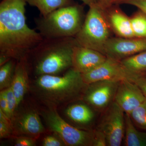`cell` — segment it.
I'll list each match as a JSON object with an SVG mask.
<instances>
[{
  "label": "cell",
  "instance_id": "6da1fadb",
  "mask_svg": "<svg viewBox=\"0 0 146 146\" xmlns=\"http://www.w3.org/2000/svg\"><path fill=\"white\" fill-rule=\"evenodd\" d=\"M26 4L25 0H3L0 3V66L27 56L44 39L27 25Z\"/></svg>",
  "mask_w": 146,
  "mask_h": 146
},
{
  "label": "cell",
  "instance_id": "7a4b0ae2",
  "mask_svg": "<svg viewBox=\"0 0 146 146\" xmlns=\"http://www.w3.org/2000/svg\"><path fill=\"white\" fill-rule=\"evenodd\" d=\"M74 37L44 38L27 56L29 68L37 76L56 75L72 68Z\"/></svg>",
  "mask_w": 146,
  "mask_h": 146
},
{
  "label": "cell",
  "instance_id": "3957f363",
  "mask_svg": "<svg viewBox=\"0 0 146 146\" xmlns=\"http://www.w3.org/2000/svg\"><path fill=\"white\" fill-rule=\"evenodd\" d=\"M86 85L81 74L72 68L61 76H38L33 83L32 90L49 108L56 109L80 96L82 97Z\"/></svg>",
  "mask_w": 146,
  "mask_h": 146
},
{
  "label": "cell",
  "instance_id": "277c9868",
  "mask_svg": "<svg viewBox=\"0 0 146 146\" xmlns=\"http://www.w3.org/2000/svg\"><path fill=\"white\" fill-rule=\"evenodd\" d=\"M83 7L78 5L61 7L46 16L35 18L38 32L44 38L75 37L85 19Z\"/></svg>",
  "mask_w": 146,
  "mask_h": 146
},
{
  "label": "cell",
  "instance_id": "5b68a950",
  "mask_svg": "<svg viewBox=\"0 0 146 146\" xmlns=\"http://www.w3.org/2000/svg\"><path fill=\"white\" fill-rule=\"evenodd\" d=\"M111 30L106 10L97 4L89 7L82 27L74 37L78 45L104 54Z\"/></svg>",
  "mask_w": 146,
  "mask_h": 146
},
{
  "label": "cell",
  "instance_id": "8992f818",
  "mask_svg": "<svg viewBox=\"0 0 146 146\" xmlns=\"http://www.w3.org/2000/svg\"><path fill=\"white\" fill-rule=\"evenodd\" d=\"M42 116L50 130L57 135L65 145L94 146V130H81L70 125L60 117L55 109L48 108Z\"/></svg>",
  "mask_w": 146,
  "mask_h": 146
},
{
  "label": "cell",
  "instance_id": "52a82bcc",
  "mask_svg": "<svg viewBox=\"0 0 146 146\" xmlns=\"http://www.w3.org/2000/svg\"><path fill=\"white\" fill-rule=\"evenodd\" d=\"M104 111L97 128L106 136L108 146H121L124 137L125 113L115 101Z\"/></svg>",
  "mask_w": 146,
  "mask_h": 146
},
{
  "label": "cell",
  "instance_id": "ba28073f",
  "mask_svg": "<svg viewBox=\"0 0 146 146\" xmlns=\"http://www.w3.org/2000/svg\"><path fill=\"white\" fill-rule=\"evenodd\" d=\"M120 81L104 80L86 85L82 99L98 111H104L114 101Z\"/></svg>",
  "mask_w": 146,
  "mask_h": 146
},
{
  "label": "cell",
  "instance_id": "9c48e42d",
  "mask_svg": "<svg viewBox=\"0 0 146 146\" xmlns=\"http://www.w3.org/2000/svg\"><path fill=\"white\" fill-rule=\"evenodd\" d=\"M11 120L14 137L26 136L37 139L44 132V127L38 112L34 109L16 111Z\"/></svg>",
  "mask_w": 146,
  "mask_h": 146
},
{
  "label": "cell",
  "instance_id": "30bf717a",
  "mask_svg": "<svg viewBox=\"0 0 146 146\" xmlns=\"http://www.w3.org/2000/svg\"><path fill=\"white\" fill-rule=\"evenodd\" d=\"M132 74L124 68L120 60L107 57L104 63L94 70L81 75L83 82L88 85L104 80L120 81L129 80Z\"/></svg>",
  "mask_w": 146,
  "mask_h": 146
},
{
  "label": "cell",
  "instance_id": "8fae6325",
  "mask_svg": "<svg viewBox=\"0 0 146 146\" xmlns=\"http://www.w3.org/2000/svg\"><path fill=\"white\" fill-rule=\"evenodd\" d=\"M146 50V38L110 37L104 48L107 57L118 60Z\"/></svg>",
  "mask_w": 146,
  "mask_h": 146
},
{
  "label": "cell",
  "instance_id": "7c38bea8",
  "mask_svg": "<svg viewBox=\"0 0 146 146\" xmlns=\"http://www.w3.org/2000/svg\"><path fill=\"white\" fill-rule=\"evenodd\" d=\"M146 100V97L136 84L128 79L120 82L114 101L125 113L130 115Z\"/></svg>",
  "mask_w": 146,
  "mask_h": 146
},
{
  "label": "cell",
  "instance_id": "4fadbf2b",
  "mask_svg": "<svg viewBox=\"0 0 146 146\" xmlns=\"http://www.w3.org/2000/svg\"><path fill=\"white\" fill-rule=\"evenodd\" d=\"M107 58L98 51L77 45L73 48L72 68L81 74H85L104 63Z\"/></svg>",
  "mask_w": 146,
  "mask_h": 146
},
{
  "label": "cell",
  "instance_id": "5bb4252c",
  "mask_svg": "<svg viewBox=\"0 0 146 146\" xmlns=\"http://www.w3.org/2000/svg\"><path fill=\"white\" fill-rule=\"evenodd\" d=\"M29 68L27 56L17 60L11 87L16 97L18 106L29 90Z\"/></svg>",
  "mask_w": 146,
  "mask_h": 146
},
{
  "label": "cell",
  "instance_id": "9a60e30c",
  "mask_svg": "<svg viewBox=\"0 0 146 146\" xmlns=\"http://www.w3.org/2000/svg\"><path fill=\"white\" fill-rule=\"evenodd\" d=\"M108 11H106L108 18L111 29L115 34L119 37L123 38L135 37L130 18L119 9L112 8Z\"/></svg>",
  "mask_w": 146,
  "mask_h": 146
},
{
  "label": "cell",
  "instance_id": "2e32d148",
  "mask_svg": "<svg viewBox=\"0 0 146 146\" xmlns=\"http://www.w3.org/2000/svg\"><path fill=\"white\" fill-rule=\"evenodd\" d=\"M125 119L124 145L146 146V131L139 130L128 114L125 113Z\"/></svg>",
  "mask_w": 146,
  "mask_h": 146
},
{
  "label": "cell",
  "instance_id": "e0dca14e",
  "mask_svg": "<svg viewBox=\"0 0 146 146\" xmlns=\"http://www.w3.org/2000/svg\"><path fill=\"white\" fill-rule=\"evenodd\" d=\"M66 113L72 121L79 124L90 123L95 117L94 112L91 108L82 104L72 105L67 108Z\"/></svg>",
  "mask_w": 146,
  "mask_h": 146
},
{
  "label": "cell",
  "instance_id": "ac0fdd59",
  "mask_svg": "<svg viewBox=\"0 0 146 146\" xmlns=\"http://www.w3.org/2000/svg\"><path fill=\"white\" fill-rule=\"evenodd\" d=\"M30 5L36 7L41 16H46L61 7L74 4L72 0H25Z\"/></svg>",
  "mask_w": 146,
  "mask_h": 146
},
{
  "label": "cell",
  "instance_id": "d6986e66",
  "mask_svg": "<svg viewBox=\"0 0 146 146\" xmlns=\"http://www.w3.org/2000/svg\"><path fill=\"white\" fill-rule=\"evenodd\" d=\"M120 61L131 73L138 74L146 73V50L126 58Z\"/></svg>",
  "mask_w": 146,
  "mask_h": 146
},
{
  "label": "cell",
  "instance_id": "ffe728a7",
  "mask_svg": "<svg viewBox=\"0 0 146 146\" xmlns=\"http://www.w3.org/2000/svg\"><path fill=\"white\" fill-rule=\"evenodd\" d=\"M17 62V60L11 59L0 66L1 91L11 86Z\"/></svg>",
  "mask_w": 146,
  "mask_h": 146
},
{
  "label": "cell",
  "instance_id": "44dd1931",
  "mask_svg": "<svg viewBox=\"0 0 146 146\" xmlns=\"http://www.w3.org/2000/svg\"><path fill=\"white\" fill-rule=\"evenodd\" d=\"M131 28L134 37H146V15L141 11L130 18Z\"/></svg>",
  "mask_w": 146,
  "mask_h": 146
},
{
  "label": "cell",
  "instance_id": "7402d4cb",
  "mask_svg": "<svg viewBox=\"0 0 146 146\" xmlns=\"http://www.w3.org/2000/svg\"><path fill=\"white\" fill-rule=\"evenodd\" d=\"M129 115L136 127L146 131V100Z\"/></svg>",
  "mask_w": 146,
  "mask_h": 146
},
{
  "label": "cell",
  "instance_id": "603a6c76",
  "mask_svg": "<svg viewBox=\"0 0 146 146\" xmlns=\"http://www.w3.org/2000/svg\"><path fill=\"white\" fill-rule=\"evenodd\" d=\"M12 136L11 120L0 110V138H9Z\"/></svg>",
  "mask_w": 146,
  "mask_h": 146
},
{
  "label": "cell",
  "instance_id": "cb8c5ba5",
  "mask_svg": "<svg viewBox=\"0 0 146 146\" xmlns=\"http://www.w3.org/2000/svg\"><path fill=\"white\" fill-rule=\"evenodd\" d=\"M4 90L6 95L9 117L11 119L18 108L17 100L11 86Z\"/></svg>",
  "mask_w": 146,
  "mask_h": 146
},
{
  "label": "cell",
  "instance_id": "d4e9b609",
  "mask_svg": "<svg viewBox=\"0 0 146 146\" xmlns=\"http://www.w3.org/2000/svg\"><path fill=\"white\" fill-rule=\"evenodd\" d=\"M129 80L133 82L138 86L146 98V76L144 74H133Z\"/></svg>",
  "mask_w": 146,
  "mask_h": 146
},
{
  "label": "cell",
  "instance_id": "484cf974",
  "mask_svg": "<svg viewBox=\"0 0 146 146\" xmlns=\"http://www.w3.org/2000/svg\"><path fill=\"white\" fill-rule=\"evenodd\" d=\"M16 140L14 145L16 146H34L36 145V139L26 136L14 137Z\"/></svg>",
  "mask_w": 146,
  "mask_h": 146
},
{
  "label": "cell",
  "instance_id": "4316f807",
  "mask_svg": "<svg viewBox=\"0 0 146 146\" xmlns=\"http://www.w3.org/2000/svg\"><path fill=\"white\" fill-rule=\"evenodd\" d=\"M94 146H107V141L104 133L97 128L94 130Z\"/></svg>",
  "mask_w": 146,
  "mask_h": 146
},
{
  "label": "cell",
  "instance_id": "83f0119b",
  "mask_svg": "<svg viewBox=\"0 0 146 146\" xmlns=\"http://www.w3.org/2000/svg\"><path fill=\"white\" fill-rule=\"evenodd\" d=\"M117 4L133 5L146 15V0H122Z\"/></svg>",
  "mask_w": 146,
  "mask_h": 146
},
{
  "label": "cell",
  "instance_id": "f1b7e54d",
  "mask_svg": "<svg viewBox=\"0 0 146 146\" xmlns=\"http://www.w3.org/2000/svg\"><path fill=\"white\" fill-rule=\"evenodd\" d=\"M44 146H62L65 144L60 139H58L54 136H47L44 138L42 143Z\"/></svg>",
  "mask_w": 146,
  "mask_h": 146
},
{
  "label": "cell",
  "instance_id": "f546056e",
  "mask_svg": "<svg viewBox=\"0 0 146 146\" xmlns=\"http://www.w3.org/2000/svg\"><path fill=\"white\" fill-rule=\"evenodd\" d=\"M0 110L6 115L9 118V113L8 104L7 100L5 90L1 91L0 93Z\"/></svg>",
  "mask_w": 146,
  "mask_h": 146
},
{
  "label": "cell",
  "instance_id": "4dcf8cb0",
  "mask_svg": "<svg viewBox=\"0 0 146 146\" xmlns=\"http://www.w3.org/2000/svg\"><path fill=\"white\" fill-rule=\"evenodd\" d=\"M113 1L114 0H98L99 4L103 8L106 10L112 6Z\"/></svg>",
  "mask_w": 146,
  "mask_h": 146
},
{
  "label": "cell",
  "instance_id": "1f68e13d",
  "mask_svg": "<svg viewBox=\"0 0 146 146\" xmlns=\"http://www.w3.org/2000/svg\"><path fill=\"white\" fill-rule=\"evenodd\" d=\"M84 4L88 6L89 7L94 5L99 4L98 0H80Z\"/></svg>",
  "mask_w": 146,
  "mask_h": 146
},
{
  "label": "cell",
  "instance_id": "d6a6232c",
  "mask_svg": "<svg viewBox=\"0 0 146 146\" xmlns=\"http://www.w3.org/2000/svg\"><path fill=\"white\" fill-rule=\"evenodd\" d=\"M122 1V0H114L113 1V4H117L118 3H119V2H120V1Z\"/></svg>",
  "mask_w": 146,
  "mask_h": 146
},
{
  "label": "cell",
  "instance_id": "836d02e7",
  "mask_svg": "<svg viewBox=\"0 0 146 146\" xmlns=\"http://www.w3.org/2000/svg\"><path fill=\"white\" fill-rule=\"evenodd\" d=\"M144 75L145 76H146V73L144 74Z\"/></svg>",
  "mask_w": 146,
  "mask_h": 146
}]
</instances>
